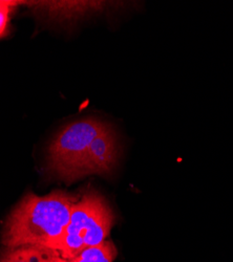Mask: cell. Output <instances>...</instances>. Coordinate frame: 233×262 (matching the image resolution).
Wrapping results in <instances>:
<instances>
[{"mask_svg":"<svg viewBox=\"0 0 233 262\" xmlns=\"http://www.w3.org/2000/svg\"><path fill=\"white\" fill-rule=\"evenodd\" d=\"M117 249L111 240H105L99 246L81 252L71 259L58 256V262H114L117 257Z\"/></svg>","mask_w":233,"mask_h":262,"instance_id":"cell-6","label":"cell"},{"mask_svg":"<svg viewBox=\"0 0 233 262\" xmlns=\"http://www.w3.org/2000/svg\"><path fill=\"white\" fill-rule=\"evenodd\" d=\"M118 146L114 131L107 128L91 144L87 163L86 172L89 174H109L117 164Z\"/></svg>","mask_w":233,"mask_h":262,"instance_id":"cell-4","label":"cell"},{"mask_svg":"<svg viewBox=\"0 0 233 262\" xmlns=\"http://www.w3.org/2000/svg\"><path fill=\"white\" fill-rule=\"evenodd\" d=\"M78 199L61 190L26 194L7 218L2 244L6 249L33 247L56 253Z\"/></svg>","mask_w":233,"mask_h":262,"instance_id":"cell-1","label":"cell"},{"mask_svg":"<svg viewBox=\"0 0 233 262\" xmlns=\"http://www.w3.org/2000/svg\"><path fill=\"white\" fill-rule=\"evenodd\" d=\"M16 4L14 2H0V38L7 35L11 14Z\"/></svg>","mask_w":233,"mask_h":262,"instance_id":"cell-7","label":"cell"},{"mask_svg":"<svg viewBox=\"0 0 233 262\" xmlns=\"http://www.w3.org/2000/svg\"><path fill=\"white\" fill-rule=\"evenodd\" d=\"M116 222V216L103 196L89 189L79 196L73 207L69 225L56 253L71 259L107 240Z\"/></svg>","mask_w":233,"mask_h":262,"instance_id":"cell-2","label":"cell"},{"mask_svg":"<svg viewBox=\"0 0 233 262\" xmlns=\"http://www.w3.org/2000/svg\"><path fill=\"white\" fill-rule=\"evenodd\" d=\"M0 262H58V254L33 247L6 249L0 256Z\"/></svg>","mask_w":233,"mask_h":262,"instance_id":"cell-5","label":"cell"},{"mask_svg":"<svg viewBox=\"0 0 233 262\" xmlns=\"http://www.w3.org/2000/svg\"><path fill=\"white\" fill-rule=\"evenodd\" d=\"M108 127L101 121L91 118L73 122L63 128L50 145L49 170L67 183L86 177L89 148Z\"/></svg>","mask_w":233,"mask_h":262,"instance_id":"cell-3","label":"cell"}]
</instances>
